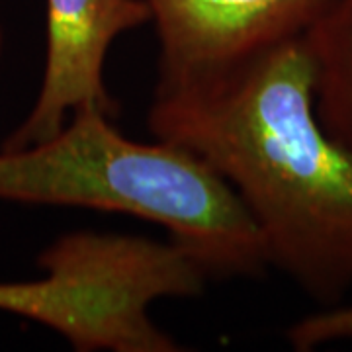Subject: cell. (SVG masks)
I'll list each match as a JSON object with an SVG mask.
<instances>
[{
  "instance_id": "6da1fadb",
  "label": "cell",
  "mask_w": 352,
  "mask_h": 352,
  "mask_svg": "<svg viewBox=\"0 0 352 352\" xmlns=\"http://www.w3.org/2000/svg\"><path fill=\"white\" fill-rule=\"evenodd\" d=\"M155 139L198 155L251 215L268 266L333 307L352 289V151L321 126L303 38L221 73L155 87Z\"/></svg>"
},
{
  "instance_id": "7a4b0ae2",
  "label": "cell",
  "mask_w": 352,
  "mask_h": 352,
  "mask_svg": "<svg viewBox=\"0 0 352 352\" xmlns=\"http://www.w3.org/2000/svg\"><path fill=\"white\" fill-rule=\"evenodd\" d=\"M0 201L151 221L212 280L258 278L270 268L251 215L210 164L168 141L127 138L98 108L73 112L45 141L0 149Z\"/></svg>"
},
{
  "instance_id": "3957f363",
  "label": "cell",
  "mask_w": 352,
  "mask_h": 352,
  "mask_svg": "<svg viewBox=\"0 0 352 352\" xmlns=\"http://www.w3.org/2000/svg\"><path fill=\"white\" fill-rule=\"evenodd\" d=\"M159 39V85L221 73L303 38L335 0H145Z\"/></svg>"
},
{
  "instance_id": "277c9868",
  "label": "cell",
  "mask_w": 352,
  "mask_h": 352,
  "mask_svg": "<svg viewBox=\"0 0 352 352\" xmlns=\"http://www.w3.org/2000/svg\"><path fill=\"white\" fill-rule=\"evenodd\" d=\"M151 22L145 0H47V50L38 96L0 149H20L57 133L80 108L118 116L106 87V59L120 36Z\"/></svg>"
},
{
  "instance_id": "5b68a950",
  "label": "cell",
  "mask_w": 352,
  "mask_h": 352,
  "mask_svg": "<svg viewBox=\"0 0 352 352\" xmlns=\"http://www.w3.org/2000/svg\"><path fill=\"white\" fill-rule=\"evenodd\" d=\"M314 65L317 118L352 151V0H335L303 36Z\"/></svg>"
},
{
  "instance_id": "8992f818",
  "label": "cell",
  "mask_w": 352,
  "mask_h": 352,
  "mask_svg": "<svg viewBox=\"0 0 352 352\" xmlns=\"http://www.w3.org/2000/svg\"><path fill=\"white\" fill-rule=\"evenodd\" d=\"M292 349L309 352L337 340H352V302H342L307 315L288 329Z\"/></svg>"
},
{
  "instance_id": "52a82bcc",
  "label": "cell",
  "mask_w": 352,
  "mask_h": 352,
  "mask_svg": "<svg viewBox=\"0 0 352 352\" xmlns=\"http://www.w3.org/2000/svg\"><path fill=\"white\" fill-rule=\"evenodd\" d=\"M30 305V284L28 282H0V311L24 315Z\"/></svg>"
},
{
  "instance_id": "ba28073f",
  "label": "cell",
  "mask_w": 352,
  "mask_h": 352,
  "mask_svg": "<svg viewBox=\"0 0 352 352\" xmlns=\"http://www.w3.org/2000/svg\"><path fill=\"white\" fill-rule=\"evenodd\" d=\"M4 28H2V22H0V61H2V55H4Z\"/></svg>"
}]
</instances>
